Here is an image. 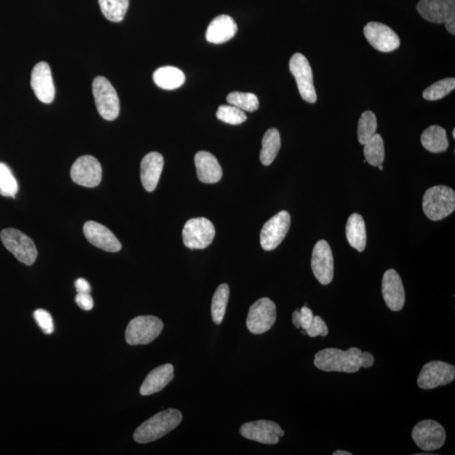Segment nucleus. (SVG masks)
Wrapping results in <instances>:
<instances>
[{
	"label": "nucleus",
	"mask_w": 455,
	"mask_h": 455,
	"mask_svg": "<svg viewBox=\"0 0 455 455\" xmlns=\"http://www.w3.org/2000/svg\"><path fill=\"white\" fill-rule=\"evenodd\" d=\"M374 362L373 354L362 352L358 347L342 351L326 349L315 354L314 365L326 372L357 373L361 368L368 369Z\"/></svg>",
	"instance_id": "nucleus-1"
},
{
	"label": "nucleus",
	"mask_w": 455,
	"mask_h": 455,
	"mask_svg": "<svg viewBox=\"0 0 455 455\" xmlns=\"http://www.w3.org/2000/svg\"><path fill=\"white\" fill-rule=\"evenodd\" d=\"M182 421V414L179 410L170 408L162 410L135 430L134 440L138 444L157 441L177 429Z\"/></svg>",
	"instance_id": "nucleus-2"
},
{
	"label": "nucleus",
	"mask_w": 455,
	"mask_h": 455,
	"mask_svg": "<svg viewBox=\"0 0 455 455\" xmlns=\"http://www.w3.org/2000/svg\"><path fill=\"white\" fill-rule=\"evenodd\" d=\"M423 211L431 221H438L448 217L455 210V193L446 186H434L423 195Z\"/></svg>",
	"instance_id": "nucleus-3"
},
{
	"label": "nucleus",
	"mask_w": 455,
	"mask_h": 455,
	"mask_svg": "<svg viewBox=\"0 0 455 455\" xmlns=\"http://www.w3.org/2000/svg\"><path fill=\"white\" fill-rule=\"evenodd\" d=\"M163 329V321L154 315H141L127 325L125 338L131 346L147 345L157 339Z\"/></svg>",
	"instance_id": "nucleus-4"
},
{
	"label": "nucleus",
	"mask_w": 455,
	"mask_h": 455,
	"mask_svg": "<svg viewBox=\"0 0 455 455\" xmlns=\"http://www.w3.org/2000/svg\"><path fill=\"white\" fill-rule=\"evenodd\" d=\"M418 13L430 22L445 23L450 34H455V0H420Z\"/></svg>",
	"instance_id": "nucleus-5"
},
{
	"label": "nucleus",
	"mask_w": 455,
	"mask_h": 455,
	"mask_svg": "<svg viewBox=\"0 0 455 455\" xmlns=\"http://www.w3.org/2000/svg\"><path fill=\"white\" fill-rule=\"evenodd\" d=\"M3 246L13 254L19 262L26 266H31L38 257V250L33 239L26 234L13 228L2 230L0 234Z\"/></svg>",
	"instance_id": "nucleus-6"
},
{
	"label": "nucleus",
	"mask_w": 455,
	"mask_h": 455,
	"mask_svg": "<svg viewBox=\"0 0 455 455\" xmlns=\"http://www.w3.org/2000/svg\"><path fill=\"white\" fill-rule=\"evenodd\" d=\"M93 90L99 115L107 121H113L120 113L119 98L113 86L106 78L98 76L94 79Z\"/></svg>",
	"instance_id": "nucleus-7"
},
{
	"label": "nucleus",
	"mask_w": 455,
	"mask_h": 455,
	"mask_svg": "<svg viewBox=\"0 0 455 455\" xmlns=\"http://www.w3.org/2000/svg\"><path fill=\"white\" fill-rule=\"evenodd\" d=\"M276 320V305L269 298H262L250 307L246 326L251 333L261 335L269 331Z\"/></svg>",
	"instance_id": "nucleus-8"
},
{
	"label": "nucleus",
	"mask_w": 455,
	"mask_h": 455,
	"mask_svg": "<svg viewBox=\"0 0 455 455\" xmlns=\"http://www.w3.org/2000/svg\"><path fill=\"white\" fill-rule=\"evenodd\" d=\"M215 237V228L206 218H191L182 230L183 243L187 248L202 250L211 245Z\"/></svg>",
	"instance_id": "nucleus-9"
},
{
	"label": "nucleus",
	"mask_w": 455,
	"mask_h": 455,
	"mask_svg": "<svg viewBox=\"0 0 455 455\" xmlns=\"http://www.w3.org/2000/svg\"><path fill=\"white\" fill-rule=\"evenodd\" d=\"M289 70L297 82L302 99L309 103L317 102L312 69L308 59L301 54H295L290 59Z\"/></svg>",
	"instance_id": "nucleus-10"
},
{
	"label": "nucleus",
	"mask_w": 455,
	"mask_h": 455,
	"mask_svg": "<svg viewBox=\"0 0 455 455\" xmlns=\"http://www.w3.org/2000/svg\"><path fill=\"white\" fill-rule=\"evenodd\" d=\"M455 378V367L442 361L426 363L417 378V385L423 390H432L449 385Z\"/></svg>",
	"instance_id": "nucleus-11"
},
{
	"label": "nucleus",
	"mask_w": 455,
	"mask_h": 455,
	"mask_svg": "<svg viewBox=\"0 0 455 455\" xmlns=\"http://www.w3.org/2000/svg\"><path fill=\"white\" fill-rule=\"evenodd\" d=\"M412 436L415 444L423 451H434L442 448L446 440V433L441 424L433 420H423L414 426Z\"/></svg>",
	"instance_id": "nucleus-12"
},
{
	"label": "nucleus",
	"mask_w": 455,
	"mask_h": 455,
	"mask_svg": "<svg viewBox=\"0 0 455 455\" xmlns=\"http://www.w3.org/2000/svg\"><path fill=\"white\" fill-rule=\"evenodd\" d=\"M291 217L289 211H281L263 225L260 239L265 250H273L281 244L289 232Z\"/></svg>",
	"instance_id": "nucleus-13"
},
{
	"label": "nucleus",
	"mask_w": 455,
	"mask_h": 455,
	"mask_svg": "<svg viewBox=\"0 0 455 455\" xmlns=\"http://www.w3.org/2000/svg\"><path fill=\"white\" fill-rule=\"evenodd\" d=\"M70 175L76 184L86 187L97 186L102 178L101 163L90 155L79 157L72 166Z\"/></svg>",
	"instance_id": "nucleus-14"
},
{
	"label": "nucleus",
	"mask_w": 455,
	"mask_h": 455,
	"mask_svg": "<svg viewBox=\"0 0 455 455\" xmlns=\"http://www.w3.org/2000/svg\"><path fill=\"white\" fill-rule=\"evenodd\" d=\"M243 437L263 445H277L285 432L278 423L273 421L259 420L246 422L241 428Z\"/></svg>",
	"instance_id": "nucleus-15"
},
{
	"label": "nucleus",
	"mask_w": 455,
	"mask_h": 455,
	"mask_svg": "<svg viewBox=\"0 0 455 455\" xmlns=\"http://www.w3.org/2000/svg\"><path fill=\"white\" fill-rule=\"evenodd\" d=\"M311 269L322 285H329L334 277V258L330 247L324 239L315 244L311 259Z\"/></svg>",
	"instance_id": "nucleus-16"
},
{
	"label": "nucleus",
	"mask_w": 455,
	"mask_h": 455,
	"mask_svg": "<svg viewBox=\"0 0 455 455\" xmlns=\"http://www.w3.org/2000/svg\"><path fill=\"white\" fill-rule=\"evenodd\" d=\"M363 33L371 46L383 53H390L401 45L398 35L385 24L369 22L363 29Z\"/></svg>",
	"instance_id": "nucleus-17"
},
{
	"label": "nucleus",
	"mask_w": 455,
	"mask_h": 455,
	"mask_svg": "<svg viewBox=\"0 0 455 455\" xmlns=\"http://www.w3.org/2000/svg\"><path fill=\"white\" fill-rule=\"evenodd\" d=\"M383 298L392 311H400L405 305L406 294L400 275L396 270H387L382 280Z\"/></svg>",
	"instance_id": "nucleus-18"
},
{
	"label": "nucleus",
	"mask_w": 455,
	"mask_h": 455,
	"mask_svg": "<svg viewBox=\"0 0 455 455\" xmlns=\"http://www.w3.org/2000/svg\"><path fill=\"white\" fill-rule=\"evenodd\" d=\"M31 86L40 102L49 104L55 97V86L51 69L45 62L37 63L31 72Z\"/></svg>",
	"instance_id": "nucleus-19"
},
{
	"label": "nucleus",
	"mask_w": 455,
	"mask_h": 455,
	"mask_svg": "<svg viewBox=\"0 0 455 455\" xmlns=\"http://www.w3.org/2000/svg\"><path fill=\"white\" fill-rule=\"evenodd\" d=\"M83 234L88 241L97 248L107 253H118L121 250L122 244L118 239L106 226L97 222L88 221L83 225Z\"/></svg>",
	"instance_id": "nucleus-20"
},
{
	"label": "nucleus",
	"mask_w": 455,
	"mask_h": 455,
	"mask_svg": "<svg viewBox=\"0 0 455 455\" xmlns=\"http://www.w3.org/2000/svg\"><path fill=\"white\" fill-rule=\"evenodd\" d=\"M195 165L199 181L213 184L221 181L223 170L221 163L214 155L207 151H199L195 155Z\"/></svg>",
	"instance_id": "nucleus-21"
},
{
	"label": "nucleus",
	"mask_w": 455,
	"mask_h": 455,
	"mask_svg": "<svg viewBox=\"0 0 455 455\" xmlns=\"http://www.w3.org/2000/svg\"><path fill=\"white\" fill-rule=\"evenodd\" d=\"M163 167V157L158 152H151L143 159L141 177L143 186L147 191L157 189Z\"/></svg>",
	"instance_id": "nucleus-22"
},
{
	"label": "nucleus",
	"mask_w": 455,
	"mask_h": 455,
	"mask_svg": "<svg viewBox=\"0 0 455 455\" xmlns=\"http://www.w3.org/2000/svg\"><path fill=\"white\" fill-rule=\"evenodd\" d=\"M237 30V23L232 17L226 15H218L207 27L206 39L210 43H225L234 37Z\"/></svg>",
	"instance_id": "nucleus-23"
},
{
	"label": "nucleus",
	"mask_w": 455,
	"mask_h": 455,
	"mask_svg": "<svg viewBox=\"0 0 455 455\" xmlns=\"http://www.w3.org/2000/svg\"><path fill=\"white\" fill-rule=\"evenodd\" d=\"M174 378V366L166 363L157 367L147 375L139 392L142 396H150L165 389Z\"/></svg>",
	"instance_id": "nucleus-24"
},
{
	"label": "nucleus",
	"mask_w": 455,
	"mask_h": 455,
	"mask_svg": "<svg viewBox=\"0 0 455 455\" xmlns=\"http://www.w3.org/2000/svg\"><path fill=\"white\" fill-rule=\"evenodd\" d=\"M346 237L351 246L359 253L366 248L367 234L365 221L360 214L351 215L346 225Z\"/></svg>",
	"instance_id": "nucleus-25"
},
{
	"label": "nucleus",
	"mask_w": 455,
	"mask_h": 455,
	"mask_svg": "<svg viewBox=\"0 0 455 455\" xmlns=\"http://www.w3.org/2000/svg\"><path fill=\"white\" fill-rule=\"evenodd\" d=\"M155 85L163 90L178 89L185 83L186 76L178 67L166 66L155 70L153 75Z\"/></svg>",
	"instance_id": "nucleus-26"
},
{
	"label": "nucleus",
	"mask_w": 455,
	"mask_h": 455,
	"mask_svg": "<svg viewBox=\"0 0 455 455\" xmlns=\"http://www.w3.org/2000/svg\"><path fill=\"white\" fill-rule=\"evenodd\" d=\"M421 142L423 147L432 153H442L449 147L446 131L440 126H431L423 131Z\"/></svg>",
	"instance_id": "nucleus-27"
},
{
	"label": "nucleus",
	"mask_w": 455,
	"mask_h": 455,
	"mask_svg": "<svg viewBox=\"0 0 455 455\" xmlns=\"http://www.w3.org/2000/svg\"><path fill=\"white\" fill-rule=\"evenodd\" d=\"M281 147L280 134L276 129H271L266 131L262 138V149L260 153V161L263 166H269L276 159Z\"/></svg>",
	"instance_id": "nucleus-28"
},
{
	"label": "nucleus",
	"mask_w": 455,
	"mask_h": 455,
	"mask_svg": "<svg viewBox=\"0 0 455 455\" xmlns=\"http://www.w3.org/2000/svg\"><path fill=\"white\" fill-rule=\"evenodd\" d=\"M230 298V287L226 283L219 285L211 301V318L215 324L221 325L226 312V307Z\"/></svg>",
	"instance_id": "nucleus-29"
},
{
	"label": "nucleus",
	"mask_w": 455,
	"mask_h": 455,
	"mask_svg": "<svg viewBox=\"0 0 455 455\" xmlns=\"http://www.w3.org/2000/svg\"><path fill=\"white\" fill-rule=\"evenodd\" d=\"M363 154L366 161L372 166L382 165L385 161V143L381 135L375 134L369 141L365 143Z\"/></svg>",
	"instance_id": "nucleus-30"
},
{
	"label": "nucleus",
	"mask_w": 455,
	"mask_h": 455,
	"mask_svg": "<svg viewBox=\"0 0 455 455\" xmlns=\"http://www.w3.org/2000/svg\"><path fill=\"white\" fill-rule=\"evenodd\" d=\"M104 17L113 22H121L125 19L129 0H99Z\"/></svg>",
	"instance_id": "nucleus-31"
},
{
	"label": "nucleus",
	"mask_w": 455,
	"mask_h": 455,
	"mask_svg": "<svg viewBox=\"0 0 455 455\" xmlns=\"http://www.w3.org/2000/svg\"><path fill=\"white\" fill-rule=\"evenodd\" d=\"M377 127L376 115L373 111H365L358 122V137L359 143L363 145L368 142L376 134Z\"/></svg>",
	"instance_id": "nucleus-32"
},
{
	"label": "nucleus",
	"mask_w": 455,
	"mask_h": 455,
	"mask_svg": "<svg viewBox=\"0 0 455 455\" xmlns=\"http://www.w3.org/2000/svg\"><path fill=\"white\" fill-rule=\"evenodd\" d=\"M455 89V79L448 78L442 79L423 91V98L426 101H438L448 95Z\"/></svg>",
	"instance_id": "nucleus-33"
},
{
	"label": "nucleus",
	"mask_w": 455,
	"mask_h": 455,
	"mask_svg": "<svg viewBox=\"0 0 455 455\" xmlns=\"http://www.w3.org/2000/svg\"><path fill=\"white\" fill-rule=\"evenodd\" d=\"M228 103L238 109L253 113L259 109V101L257 95L253 93H243L234 91L228 95Z\"/></svg>",
	"instance_id": "nucleus-34"
},
{
	"label": "nucleus",
	"mask_w": 455,
	"mask_h": 455,
	"mask_svg": "<svg viewBox=\"0 0 455 455\" xmlns=\"http://www.w3.org/2000/svg\"><path fill=\"white\" fill-rule=\"evenodd\" d=\"M18 193L17 179L6 163L0 162V195L15 198Z\"/></svg>",
	"instance_id": "nucleus-35"
},
{
	"label": "nucleus",
	"mask_w": 455,
	"mask_h": 455,
	"mask_svg": "<svg viewBox=\"0 0 455 455\" xmlns=\"http://www.w3.org/2000/svg\"><path fill=\"white\" fill-rule=\"evenodd\" d=\"M216 115L218 120L230 125H241L247 119L244 111L232 105H222L219 106Z\"/></svg>",
	"instance_id": "nucleus-36"
},
{
	"label": "nucleus",
	"mask_w": 455,
	"mask_h": 455,
	"mask_svg": "<svg viewBox=\"0 0 455 455\" xmlns=\"http://www.w3.org/2000/svg\"><path fill=\"white\" fill-rule=\"evenodd\" d=\"M314 319L312 310L303 306L301 310H296L293 313V324L297 329L306 330Z\"/></svg>",
	"instance_id": "nucleus-37"
},
{
	"label": "nucleus",
	"mask_w": 455,
	"mask_h": 455,
	"mask_svg": "<svg viewBox=\"0 0 455 455\" xmlns=\"http://www.w3.org/2000/svg\"><path fill=\"white\" fill-rule=\"evenodd\" d=\"M34 318L44 333L50 335L54 333V325L53 317H51L50 313L47 312V310L42 309L35 310Z\"/></svg>",
	"instance_id": "nucleus-38"
},
{
	"label": "nucleus",
	"mask_w": 455,
	"mask_h": 455,
	"mask_svg": "<svg viewBox=\"0 0 455 455\" xmlns=\"http://www.w3.org/2000/svg\"><path fill=\"white\" fill-rule=\"evenodd\" d=\"M306 334L310 337H317L319 336L326 337L329 330L324 320L320 317H314L312 322L305 330Z\"/></svg>",
	"instance_id": "nucleus-39"
},
{
	"label": "nucleus",
	"mask_w": 455,
	"mask_h": 455,
	"mask_svg": "<svg viewBox=\"0 0 455 455\" xmlns=\"http://www.w3.org/2000/svg\"><path fill=\"white\" fill-rule=\"evenodd\" d=\"M75 302L79 308L83 310H91L94 307V301L90 294L78 293L75 297Z\"/></svg>",
	"instance_id": "nucleus-40"
},
{
	"label": "nucleus",
	"mask_w": 455,
	"mask_h": 455,
	"mask_svg": "<svg viewBox=\"0 0 455 455\" xmlns=\"http://www.w3.org/2000/svg\"><path fill=\"white\" fill-rule=\"evenodd\" d=\"M75 287L76 290H77V293L90 294L91 287L90 283L88 282L86 279L79 278L78 280H76Z\"/></svg>",
	"instance_id": "nucleus-41"
},
{
	"label": "nucleus",
	"mask_w": 455,
	"mask_h": 455,
	"mask_svg": "<svg viewBox=\"0 0 455 455\" xmlns=\"http://www.w3.org/2000/svg\"><path fill=\"white\" fill-rule=\"evenodd\" d=\"M333 455H352V454L346 452V451L337 450L336 452L333 453Z\"/></svg>",
	"instance_id": "nucleus-42"
},
{
	"label": "nucleus",
	"mask_w": 455,
	"mask_h": 455,
	"mask_svg": "<svg viewBox=\"0 0 455 455\" xmlns=\"http://www.w3.org/2000/svg\"><path fill=\"white\" fill-rule=\"evenodd\" d=\"M378 167L379 170H383V166L382 165H379Z\"/></svg>",
	"instance_id": "nucleus-43"
},
{
	"label": "nucleus",
	"mask_w": 455,
	"mask_h": 455,
	"mask_svg": "<svg viewBox=\"0 0 455 455\" xmlns=\"http://www.w3.org/2000/svg\"><path fill=\"white\" fill-rule=\"evenodd\" d=\"M453 137H454V138H455V129H454L453 130Z\"/></svg>",
	"instance_id": "nucleus-44"
}]
</instances>
